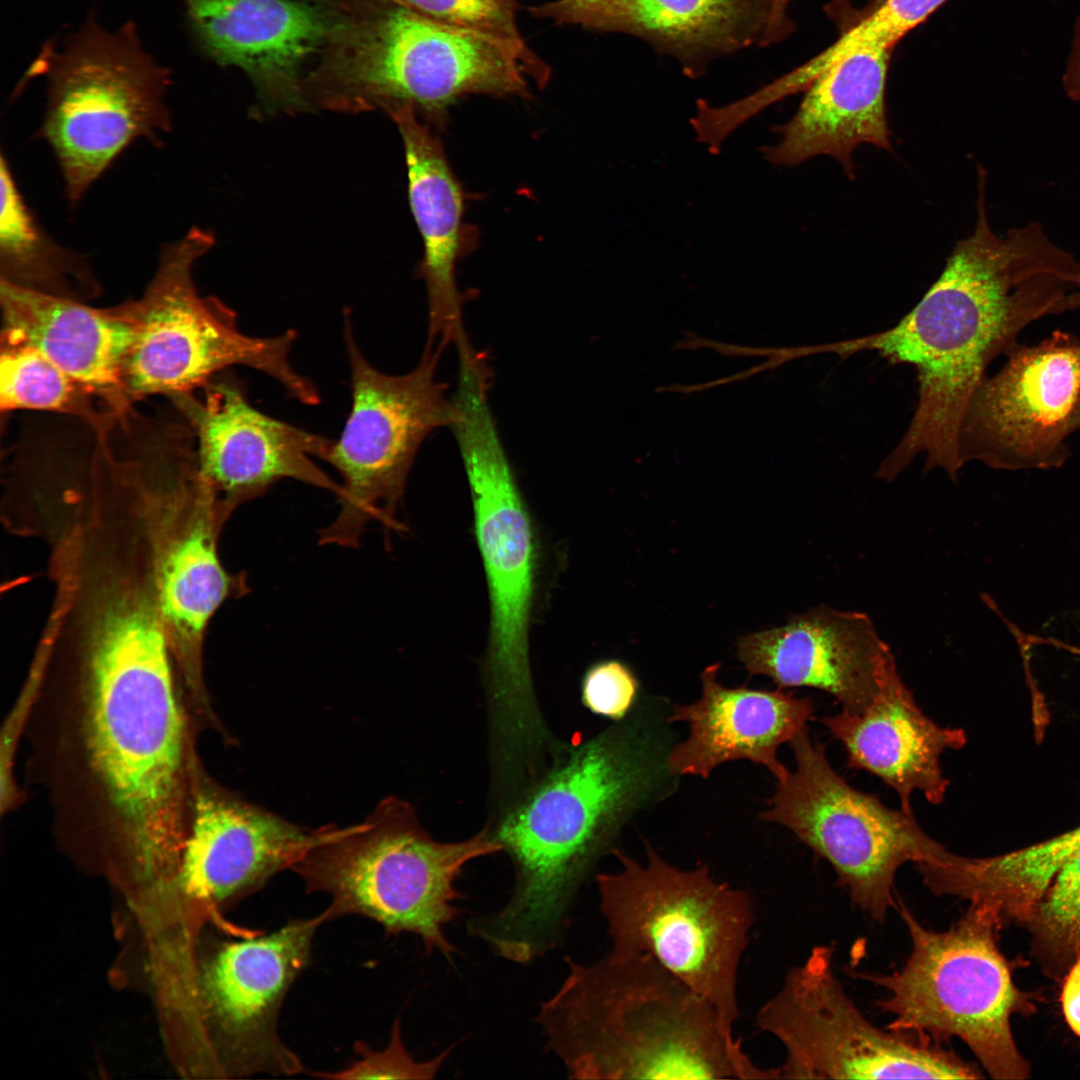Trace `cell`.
Wrapping results in <instances>:
<instances>
[{
	"label": "cell",
	"instance_id": "20",
	"mask_svg": "<svg viewBox=\"0 0 1080 1080\" xmlns=\"http://www.w3.org/2000/svg\"><path fill=\"white\" fill-rule=\"evenodd\" d=\"M313 838L282 816L220 786L202 773L177 866L191 897L236 903L290 869Z\"/></svg>",
	"mask_w": 1080,
	"mask_h": 1080
},
{
	"label": "cell",
	"instance_id": "5",
	"mask_svg": "<svg viewBox=\"0 0 1080 1080\" xmlns=\"http://www.w3.org/2000/svg\"><path fill=\"white\" fill-rule=\"evenodd\" d=\"M536 72L507 43L389 0L341 8L305 81L308 104L339 112L413 109L437 126L471 94L529 97Z\"/></svg>",
	"mask_w": 1080,
	"mask_h": 1080
},
{
	"label": "cell",
	"instance_id": "1",
	"mask_svg": "<svg viewBox=\"0 0 1080 1080\" xmlns=\"http://www.w3.org/2000/svg\"><path fill=\"white\" fill-rule=\"evenodd\" d=\"M978 177L977 221L958 241L918 304L893 327L871 335L804 346L805 356L862 351L912 365L918 402L877 476L891 481L915 459L955 480L962 469L959 434L968 403L989 364L1006 355L1020 332L1045 316L1080 308V260L1055 244L1039 223L997 235Z\"/></svg>",
	"mask_w": 1080,
	"mask_h": 1080
},
{
	"label": "cell",
	"instance_id": "30",
	"mask_svg": "<svg viewBox=\"0 0 1080 1080\" xmlns=\"http://www.w3.org/2000/svg\"><path fill=\"white\" fill-rule=\"evenodd\" d=\"M0 408L71 416L97 439L109 437L119 418L89 388L35 348L1 345Z\"/></svg>",
	"mask_w": 1080,
	"mask_h": 1080
},
{
	"label": "cell",
	"instance_id": "27",
	"mask_svg": "<svg viewBox=\"0 0 1080 1080\" xmlns=\"http://www.w3.org/2000/svg\"><path fill=\"white\" fill-rule=\"evenodd\" d=\"M404 145L411 210L424 248L420 274L428 298V340L445 348L469 341L456 265L465 251V199L443 146L411 108L390 114Z\"/></svg>",
	"mask_w": 1080,
	"mask_h": 1080
},
{
	"label": "cell",
	"instance_id": "22",
	"mask_svg": "<svg viewBox=\"0 0 1080 1080\" xmlns=\"http://www.w3.org/2000/svg\"><path fill=\"white\" fill-rule=\"evenodd\" d=\"M821 723L843 746L849 768L881 779L900 800L901 809L913 813L911 796L921 792L939 805L950 785L940 756L965 744L962 729L942 727L916 703L903 682L890 647L877 668V692L860 713L842 712L823 717Z\"/></svg>",
	"mask_w": 1080,
	"mask_h": 1080
},
{
	"label": "cell",
	"instance_id": "7",
	"mask_svg": "<svg viewBox=\"0 0 1080 1080\" xmlns=\"http://www.w3.org/2000/svg\"><path fill=\"white\" fill-rule=\"evenodd\" d=\"M455 435L474 514L490 603L486 674L496 748L526 755L549 739L534 692L529 627L538 551L533 522L509 463L489 400L457 404Z\"/></svg>",
	"mask_w": 1080,
	"mask_h": 1080
},
{
	"label": "cell",
	"instance_id": "38",
	"mask_svg": "<svg viewBox=\"0 0 1080 1080\" xmlns=\"http://www.w3.org/2000/svg\"><path fill=\"white\" fill-rule=\"evenodd\" d=\"M1079 429H1080V396H1079L1078 402L1076 404V407H1075V409L1073 411L1072 419H1071L1072 433L1076 432Z\"/></svg>",
	"mask_w": 1080,
	"mask_h": 1080
},
{
	"label": "cell",
	"instance_id": "3",
	"mask_svg": "<svg viewBox=\"0 0 1080 1080\" xmlns=\"http://www.w3.org/2000/svg\"><path fill=\"white\" fill-rule=\"evenodd\" d=\"M52 667L74 696L81 773L103 829L144 874L177 867L203 770L169 647L101 642Z\"/></svg>",
	"mask_w": 1080,
	"mask_h": 1080
},
{
	"label": "cell",
	"instance_id": "17",
	"mask_svg": "<svg viewBox=\"0 0 1080 1080\" xmlns=\"http://www.w3.org/2000/svg\"><path fill=\"white\" fill-rule=\"evenodd\" d=\"M198 390L170 399L193 433L199 474L228 516L286 478L340 494L341 484L312 460H324L332 440L260 412L232 377Z\"/></svg>",
	"mask_w": 1080,
	"mask_h": 1080
},
{
	"label": "cell",
	"instance_id": "25",
	"mask_svg": "<svg viewBox=\"0 0 1080 1080\" xmlns=\"http://www.w3.org/2000/svg\"><path fill=\"white\" fill-rule=\"evenodd\" d=\"M0 306L1 345L35 348L118 417L129 414L123 371L134 333L130 300L98 308L0 281Z\"/></svg>",
	"mask_w": 1080,
	"mask_h": 1080
},
{
	"label": "cell",
	"instance_id": "8",
	"mask_svg": "<svg viewBox=\"0 0 1080 1080\" xmlns=\"http://www.w3.org/2000/svg\"><path fill=\"white\" fill-rule=\"evenodd\" d=\"M640 863L615 848L620 868L596 876L610 951L648 954L715 1009L732 1039L738 971L754 921L751 897L715 880L708 865L668 863L645 841Z\"/></svg>",
	"mask_w": 1080,
	"mask_h": 1080
},
{
	"label": "cell",
	"instance_id": "26",
	"mask_svg": "<svg viewBox=\"0 0 1080 1080\" xmlns=\"http://www.w3.org/2000/svg\"><path fill=\"white\" fill-rule=\"evenodd\" d=\"M889 58L888 49L864 48L826 68L805 89L793 117L774 128L780 140L760 148L763 158L796 166L828 155L853 179L851 156L860 144L892 151L885 110Z\"/></svg>",
	"mask_w": 1080,
	"mask_h": 1080
},
{
	"label": "cell",
	"instance_id": "18",
	"mask_svg": "<svg viewBox=\"0 0 1080 1080\" xmlns=\"http://www.w3.org/2000/svg\"><path fill=\"white\" fill-rule=\"evenodd\" d=\"M529 11L558 24L640 38L691 77L722 56L774 44L792 29L779 0H554Z\"/></svg>",
	"mask_w": 1080,
	"mask_h": 1080
},
{
	"label": "cell",
	"instance_id": "34",
	"mask_svg": "<svg viewBox=\"0 0 1080 1080\" xmlns=\"http://www.w3.org/2000/svg\"><path fill=\"white\" fill-rule=\"evenodd\" d=\"M354 1048L359 1057L352 1064L338 1071H318L313 1073V1076L338 1080L431 1079L438 1073L451 1051V1048H449L428 1061H416L404 1045L399 1017L393 1022L390 1040L386 1048L376 1051L362 1041H358Z\"/></svg>",
	"mask_w": 1080,
	"mask_h": 1080
},
{
	"label": "cell",
	"instance_id": "12",
	"mask_svg": "<svg viewBox=\"0 0 1080 1080\" xmlns=\"http://www.w3.org/2000/svg\"><path fill=\"white\" fill-rule=\"evenodd\" d=\"M352 403L343 431L324 461L341 475L340 511L319 534L321 544L354 547L376 519L401 530L394 515L424 439L455 420L447 385L437 379L444 348L426 344L417 366L403 375L376 369L358 347L352 321H344Z\"/></svg>",
	"mask_w": 1080,
	"mask_h": 1080
},
{
	"label": "cell",
	"instance_id": "29",
	"mask_svg": "<svg viewBox=\"0 0 1080 1080\" xmlns=\"http://www.w3.org/2000/svg\"><path fill=\"white\" fill-rule=\"evenodd\" d=\"M0 281L85 301L102 287L88 256L62 246L23 198L3 151L0 159Z\"/></svg>",
	"mask_w": 1080,
	"mask_h": 1080
},
{
	"label": "cell",
	"instance_id": "4",
	"mask_svg": "<svg viewBox=\"0 0 1080 1080\" xmlns=\"http://www.w3.org/2000/svg\"><path fill=\"white\" fill-rule=\"evenodd\" d=\"M568 972L536 1021L571 1079H779L724 1031L711 1004L648 954L609 952Z\"/></svg>",
	"mask_w": 1080,
	"mask_h": 1080
},
{
	"label": "cell",
	"instance_id": "37",
	"mask_svg": "<svg viewBox=\"0 0 1080 1080\" xmlns=\"http://www.w3.org/2000/svg\"><path fill=\"white\" fill-rule=\"evenodd\" d=\"M1062 83L1066 95L1073 101H1080V15L1075 23L1071 53Z\"/></svg>",
	"mask_w": 1080,
	"mask_h": 1080
},
{
	"label": "cell",
	"instance_id": "24",
	"mask_svg": "<svg viewBox=\"0 0 1080 1080\" xmlns=\"http://www.w3.org/2000/svg\"><path fill=\"white\" fill-rule=\"evenodd\" d=\"M228 518L207 488L181 497L163 521L159 565L162 617L177 676L191 693L206 689L203 643L221 604L244 583L223 567L217 549Z\"/></svg>",
	"mask_w": 1080,
	"mask_h": 1080
},
{
	"label": "cell",
	"instance_id": "14",
	"mask_svg": "<svg viewBox=\"0 0 1080 1080\" xmlns=\"http://www.w3.org/2000/svg\"><path fill=\"white\" fill-rule=\"evenodd\" d=\"M834 950L816 946L791 968L756 1024L786 1050L784 1079H977L944 1043L881 1030L850 999L833 969Z\"/></svg>",
	"mask_w": 1080,
	"mask_h": 1080
},
{
	"label": "cell",
	"instance_id": "28",
	"mask_svg": "<svg viewBox=\"0 0 1080 1080\" xmlns=\"http://www.w3.org/2000/svg\"><path fill=\"white\" fill-rule=\"evenodd\" d=\"M1080 847V826L1006 854L969 858L949 852L915 864L936 896L984 906L1001 920H1031L1067 860Z\"/></svg>",
	"mask_w": 1080,
	"mask_h": 1080
},
{
	"label": "cell",
	"instance_id": "11",
	"mask_svg": "<svg viewBox=\"0 0 1080 1080\" xmlns=\"http://www.w3.org/2000/svg\"><path fill=\"white\" fill-rule=\"evenodd\" d=\"M214 244V234L197 226L165 243L142 296L130 300L134 333L123 371L127 399L133 404L154 395L194 392L224 369L242 365L275 379L294 399L318 404L313 382L291 364L293 330L273 337L244 334L231 308L198 292L194 267Z\"/></svg>",
	"mask_w": 1080,
	"mask_h": 1080
},
{
	"label": "cell",
	"instance_id": "23",
	"mask_svg": "<svg viewBox=\"0 0 1080 1080\" xmlns=\"http://www.w3.org/2000/svg\"><path fill=\"white\" fill-rule=\"evenodd\" d=\"M720 664L701 674L702 692L695 702L674 704L667 719L688 725V737L672 744L667 755L670 773L708 778L719 765L749 760L765 767L776 779L789 770L778 757L813 718L815 707L793 692L727 687L718 681Z\"/></svg>",
	"mask_w": 1080,
	"mask_h": 1080
},
{
	"label": "cell",
	"instance_id": "31",
	"mask_svg": "<svg viewBox=\"0 0 1080 1080\" xmlns=\"http://www.w3.org/2000/svg\"><path fill=\"white\" fill-rule=\"evenodd\" d=\"M947 0H884L867 17L807 63L794 69L796 81L807 87L826 68L864 48H891L925 21Z\"/></svg>",
	"mask_w": 1080,
	"mask_h": 1080
},
{
	"label": "cell",
	"instance_id": "36",
	"mask_svg": "<svg viewBox=\"0 0 1080 1080\" xmlns=\"http://www.w3.org/2000/svg\"><path fill=\"white\" fill-rule=\"evenodd\" d=\"M1061 1003L1066 1022L1080 1037V955L1070 968L1061 993Z\"/></svg>",
	"mask_w": 1080,
	"mask_h": 1080
},
{
	"label": "cell",
	"instance_id": "9",
	"mask_svg": "<svg viewBox=\"0 0 1080 1080\" xmlns=\"http://www.w3.org/2000/svg\"><path fill=\"white\" fill-rule=\"evenodd\" d=\"M35 74L48 82L39 136L72 208L133 142L160 146L172 130L170 72L146 52L131 22L110 32L89 18L62 47L47 42L28 71Z\"/></svg>",
	"mask_w": 1080,
	"mask_h": 1080
},
{
	"label": "cell",
	"instance_id": "16",
	"mask_svg": "<svg viewBox=\"0 0 1080 1080\" xmlns=\"http://www.w3.org/2000/svg\"><path fill=\"white\" fill-rule=\"evenodd\" d=\"M321 914L279 929L222 942L204 966L201 987L207 1015L226 1047L231 1076L294 1075L298 1055L281 1039L284 999L308 966Z\"/></svg>",
	"mask_w": 1080,
	"mask_h": 1080
},
{
	"label": "cell",
	"instance_id": "10",
	"mask_svg": "<svg viewBox=\"0 0 1080 1080\" xmlns=\"http://www.w3.org/2000/svg\"><path fill=\"white\" fill-rule=\"evenodd\" d=\"M895 908L911 941L908 957L888 974H857L887 992L877 1001L892 1016L886 1029L944 1044L958 1038L994 1079L1026 1078L1010 1027L1020 993L997 945L1002 920L970 904L951 927L934 931L900 898Z\"/></svg>",
	"mask_w": 1080,
	"mask_h": 1080
},
{
	"label": "cell",
	"instance_id": "2",
	"mask_svg": "<svg viewBox=\"0 0 1080 1080\" xmlns=\"http://www.w3.org/2000/svg\"><path fill=\"white\" fill-rule=\"evenodd\" d=\"M652 712L639 707L574 746L504 816L493 836L514 867L512 894L468 923L498 957L529 964L559 946L578 889L621 828L674 791L670 737Z\"/></svg>",
	"mask_w": 1080,
	"mask_h": 1080
},
{
	"label": "cell",
	"instance_id": "21",
	"mask_svg": "<svg viewBox=\"0 0 1080 1080\" xmlns=\"http://www.w3.org/2000/svg\"><path fill=\"white\" fill-rule=\"evenodd\" d=\"M889 645L864 612L826 604L783 626L741 637L737 655L750 675L778 687H809L833 696L850 713L862 712L877 692V668Z\"/></svg>",
	"mask_w": 1080,
	"mask_h": 1080
},
{
	"label": "cell",
	"instance_id": "32",
	"mask_svg": "<svg viewBox=\"0 0 1080 1080\" xmlns=\"http://www.w3.org/2000/svg\"><path fill=\"white\" fill-rule=\"evenodd\" d=\"M432 20L493 36L517 50L545 85L549 66L527 45L517 25L516 0H389Z\"/></svg>",
	"mask_w": 1080,
	"mask_h": 1080
},
{
	"label": "cell",
	"instance_id": "35",
	"mask_svg": "<svg viewBox=\"0 0 1080 1080\" xmlns=\"http://www.w3.org/2000/svg\"><path fill=\"white\" fill-rule=\"evenodd\" d=\"M638 682L630 669L617 660L598 662L585 672L581 683L582 703L591 712L614 721L631 711Z\"/></svg>",
	"mask_w": 1080,
	"mask_h": 1080
},
{
	"label": "cell",
	"instance_id": "15",
	"mask_svg": "<svg viewBox=\"0 0 1080 1080\" xmlns=\"http://www.w3.org/2000/svg\"><path fill=\"white\" fill-rule=\"evenodd\" d=\"M1006 357L968 403L959 434L961 465L1059 468L1071 455L1066 440L1080 396V337L1057 330L1038 344L1017 343Z\"/></svg>",
	"mask_w": 1080,
	"mask_h": 1080
},
{
	"label": "cell",
	"instance_id": "33",
	"mask_svg": "<svg viewBox=\"0 0 1080 1080\" xmlns=\"http://www.w3.org/2000/svg\"><path fill=\"white\" fill-rule=\"evenodd\" d=\"M1031 920L1052 947L1080 955V847L1059 870Z\"/></svg>",
	"mask_w": 1080,
	"mask_h": 1080
},
{
	"label": "cell",
	"instance_id": "19",
	"mask_svg": "<svg viewBox=\"0 0 1080 1080\" xmlns=\"http://www.w3.org/2000/svg\"><path fill=\"white\" fill-rule=\"evenodd\" d=\"M198 47L245 71L267 111L307 106L304 66L323 52L339 9L299 0H183Z\"/></svg>",
	"mask_w": 1080,
	"mask_h": 1080
},
{
	"label": "cell",
	"instance_id": "6",
	"mask_svg": "<svg viewBox=\"0 0 1080 1080\" xmlns=\"http://www.w3.org/2000/svg\"><path fill=\"white\" fill-rule=\"evenodd\" d=\"M493 834L482 831L459 842L434 840L405 800H381L360 823L324 825L291 871L307 893L331 897L325 922L360 915L386 934L410 933L426 952L451 959L456 948L444 928L461 913L455 881L473 859L502 851Z\"/></svg>",
	"mask_w": 1080,
	"mask_h": 1080
},
{
	"label": "cell",
	"instance_id": "13",
	"mask_svg": "<svg viewBox=\"0 0 1080 1080\" xmlns=\"http://www.w3.org/2000/svg\"><path fill=\"white\" fill-rule=\"evenodd\" d=\"M788 744L795 769L777 781L760 819L790 830L833 868L853 904L882 922L897 904L899 868L934 858L945 848L920 827L914 813L889 808L851 786L808 727Z\"/></svg>",
	"mask_w": 1080,
	"mask_h": 1080
}]
</instances>
